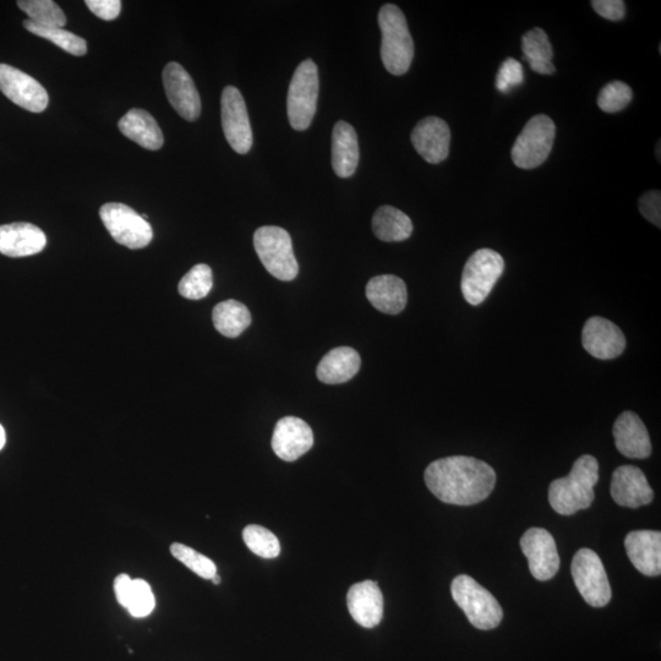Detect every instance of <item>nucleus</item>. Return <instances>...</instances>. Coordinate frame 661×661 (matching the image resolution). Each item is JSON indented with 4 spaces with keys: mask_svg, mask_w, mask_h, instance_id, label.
Returning <instances> with one entry per match:
<instances>
[{
    "mask_svg": "<svg viewBox=\"0 0 661 661\" xmlns=\"http://www.w3.org/2000/svg\"><path fill=\"white\" fill-rule=\"evenodd\" d=\"M592 7L602 18L610 21H620L626 15V5L622 0H593Z\"/></svg>",
    "mask_w": 661,
    "mask_h": 661,
    "instance_id": "40",
    "label": "nucleus"
},
{
    "mask_svg": "<svg viewBox=\"0 0 661 661\" xmlns=\"http://www.w3.org/2000/svg\"><path fill=\"white\" fill-rule=\"evenodd\" d=\"M521 548L529 570L538 581H549L560 568V556L553 535L544 528H531L523 534Z\"/></svg>",
    "mask_w": 661,
    "mask_h": 661,
    "instance_id": "13",
    "label": "nucleus"
},
{
    "mask_svg": "<svg viewBox=\"0 0 661 661\" xmlns=\"http://www.w3.org/2000/svg\"><path fill=\"white\" fill-rule=\"evenodd\" d=\"M25 29L38 37L46 38L63 51L76 57H83L87 53V43L84 38L71 34V32L60 29V27H45L32 23L31 20L24 21Z\"/></svg>",
    "mask_w": 661,
    "mask_h": 661,
    "instance_id": "30",
    "label": "nucleus"
},
{
    "mask_svg": "<svg viewBox=\"0 0 661 661\" xmlns=\"http://www.w3.org/2000/svg\"><path fill=\"white\" fill-rule=\"evenodd\" d=\"M319 71L311 59L298 65L287 97L289 124L298 131L307 130L313 122L319 97Z\"/></svg>",
    "mask_w": 661,
    "mask_h": 661,
    "instance_id": "6",
    "label": "nucleus"
},
{
    "mask_svg": "<svg viewBox=\"0 0 661 661\" xmlns=\"http://www.w3.org/2000/svg\"><path fill=\"white\" fill-rule=\"evenodd\" d=\"M212 320L221 335L237 338L250 326L251 314L244 304L229 299L216 305L212 311Z\"/></svg>",
    "mask_w": 661,
    "mask_h": 661,
    "instance_id": "29",
    "label": "nucleus"
},
{
    "mask_svg": "<svg viewBox=\"0 0 661 661\" xmlns=\"http://www.w3.org/2000/svg\"><path fill=\"white\" fill-rule=\"evenodd\" d=\"M642 216L658 228L661 227V194L658 190L649 191L639 199Z\"/></svg>",
    "mask_w": 661,
    "mask_h": 661,
    "instance_id": "38",
    "label": "nucleus"
},
{
    "mask_svg": "<svg viewBox=\"0 0 661 661\" xmlns=\"http://www.w3.org/2000/svg\"><path fill=\"white\" fill-rule=\"evenodd\" d=\"M633 97L631 87L622 81H613L600 91L598 106L606 113H617L630 105Z\"/></svg>",
    "mask_w": 661,
    "mask_h": 661,
    "instance_id": "35",
    "label": "nucleus"
},
{
    "mask_svg": "<svg viewBox=\"0 0 661 661\" xmlns=\"http://www.w3.org/2000/svg\"><path fill=\"white\" fill-rule=\"evenodd\" d=\"M379 25L382 63L392 75L406 74L414 58V42L406 16L397 5L386 4L380 10Z\"/></svg>",
    "mask_w": 661,
    "mask_h": 661,
    "instance_id": "3",
    "label": "nucleus"
},
{
    "mask_svg": "<svg viewBox=\"0 0 661 661\" xmlns=\"http://www.w3.org/2000/svg\"><path fill=\"white\" fill-rule=\"evenodd\" d=\"M18 5L29 16V20L37 25L63 29L67 24V16L52 0H19Z\"/></svg>",
    "mask_w": 661,
    "mask_h": 661,
    "instance_id": "31",
    "label": "nucleus"
},
{
    "mask_svg": "<svg viewBox=\"0 0 661 661\" xmlns=\"http://www.w3.org/2000/svg\"><path fill=\"white\" fill-rule=\"evenodd\" d=\"M272 450L277 457L286 462L297 461L311 450L314 434L303 419L286 417L278 420L272 436Z\"/></svg>",
    "mask_w": 661,
    "mask_h": 661,
    "instance_id": "16",
    "label": "nucleus"
},
{
    "mask_svg": "<svg viewBox=\"0 0 661 661\" xmlns=\"http://www.w3.org/2000/svg\"><path fill=\"white\" fill-rule=\"evenodd\" d=\"M613 433L616 449L621 455L633 460H646L652 453L648 430L636 413H622L616 419Z\"/></svg>",
    "mask_w": 661,
    "mask_h": 661,
    "instance_id": "20",
    "label": "nucleus"
},
{
    "mask_svg": "<svg viewBox=\"0 0 661 661\" xmlns=\"http://www.w3.org/2000/svg\"><path fill=\"white\" fill-rule=\"evenodd\" d=\"M523 80L522 64L516 59L508 58L502 63L499 73H497L496 89L502 94H507L513 87L520 86Z\"/></svg>",
    "mask_w": 661,
    "mask_h": 661,
    "instance_id": "37",
    "label": "nucleus"
},
{
    "mask_svg": "<svg viewBox=\"0 0 661 661\" xmlns=\"http://www.w3.org/2000/svg\"><path fill=\"white\" fill-rule=\"evenodd\" d=\"M414 149L431 165H439L450 154L451 130L437 117H428L415 125L411 136Z\"/></svg>",
    "mask_w": 661,
    "mask_h": 661,
    "instance_id": "17",
    "label": "nucleus"
},
{
    "mask_svg": "<svg viewBox=\"0 0 661 661\" xmlns=\"http://www.w3.org/2000/svg\"><path fill=\"white\" fill-rule=\"evenodd\" d=\"M362 359L351 347H338L327 353L318 365L316 375L327 385L343 384L358 374Z\"/></svg>",
    "mask_w": 661,
    "mask_h": 661,
    "instance_id": "26",
    "label": "nucleus"
},
{
    "mask_svg": "<svg viewBox=\"0 0 661 661\" xmlns=\"http://www.w3.org/2000/svg\"><path fill=\"white\" fill-rule=\"evenodd\" d=\"M244 543L262 559H275L281 553L280 540L265 527L250 524L243 532Z\"/></svg>",
    "mask_w": 661,
    "mask_h": 661,
    "instance_id": "32",
    "label": "nucleus"
},
{
    "mask_svg": "<svg viewBox=\"0 0 661 661\" xmlns=\"http://www.w3.org/2000/svg\"><path fill=\"white\" fill-rule=\"evenodd\" d=\"M599 482V463L595 457L584 455L573 464L565 478L550 484L549 502L561 516H572L587 510L594 501V486Z\"/></svg>",
    "mask_w": 661,
    "mask_h": 661,
    "instance_id": "2",
    "label": "nucleus"
},
{
    "mask_svg": "<svg viewBox=\"0 0 661 661\" xmlns=\"http://www.w3.org/2000/svg\"><path fill=\"white\" fill-rule=\"evenodd\" d=\"M85 4L97 18L106 21L116 20L122 10L120 0H86Z\"/></svg>",
    "mask_w": 661,
    "mask_h": 661,
    "instance_id": "39",
    "label": "nucleus"
},
{
    "mask_svg": "<svg viewBox=\"0 0 661 661\" xmlns=\"http://www.w3.org/2000/svg\"><path fill=\"white\" fill-rule=\"evenodd\" d=\"M254 247L262 265L277 280L288 282L298 276V261L286 229L276 226L259 228L254 234Z\"/></svg>",
    "mask_w": 661,
    "mask_h": 661,
    "instance_id": "5",
    "label": "nucleus"
},
{
    "mask_svg": "<svg viewBox=\"0 0 661 661\" xmlns=\"http://www.w3.org/2000/svg\"><path fill=\"white\" fill-rule=\"evenodd\" d=\"M505 270L504 258L495 250L479 249L464 266L461 289L468 304L480 305L489 297Z\"/></svg>",
    "mask_w": 661,
    "mask_h": 661,
    "instance_id": "7",
    "label": "nucleus"
},
{
    "mask_svg": "<svg viewBox=\"0 0 661 661\" xmlns=\"http://www.w3.org/2000/svg\"><path fill=\"white\" fill-rule=\"evenodd\" d=\"M627 556L642 575L657 577L661 573V533L636 531L625 539Z\"/></svg>",
    "mask_w": 661,
    "mask_h": 661,
    "instance_id": "22",
    "label": "nucleus"
},
{
    "mask_svg": "<svg viewBox=\"0 0 661 661\" xmlns=\"http://www.w3.org/2000/svg\"><path fill=\"white\" fill-rule=\"evenodd\" d=\"M349 614L358 625L374 628L384 616V595L379 584L364 581L353 584L347 594Z\"/></svg>",
    "mask_w": 661,
    "mask_h": 661,
    "instance_id": "19",
    "label": "nucleus"
},
{
    "mask_svg": "<svg viewBox=\"0 0 661 661\" xmlns=\"http://www.w3.org/2000/svg\"><path fill=\"white\" fill-rule=\"evenodd\" d=\"M556 127L553 119L539 114L526 124L512 147V161L518 168L534 169L548 160L553 150Z\"/></svg>",
    "mask_w": 661,
    "mask_h": 661,
    "instance_id": "8",
    "label": "nucleus"
},
{
    "mask_svg": "<svg viewBox=\"0 0 661 661\" xmlns=\"http://www.w3.org/2000/svg\"><path fill=\"white\" fill-rule=\"evenodd\" d=\"M118 127L124 136L146 150L157 151L165 144L160 125L149 112L142 109H130L119 120Z\"/></svg>",
    "mask_w": 661,
    "mask_h": 661,
    "instance_id": "25",
    "label": "nucleus"
},
{
    "mask_svg": "<svg viewBox=\"0 0 661 661\" xmlns=\"http://www.w3.org/2000/svg\"><path fill=\"white\" fill-rule=\"evenodd\" d=\"M366 297L381 313L397 315L402 313L408 302L406 283L400 277L382 275L371 278L366 284Z\"/></svg>",
    "mask_w": 661,
    "mask_h": 661,
    "instance_id": "23",
    "label": "nucleus"
},
{
    "mask_svg": "<svg viewBox=\"0 0 661 661\" xmlns=\"http://www.w3.org/2000/svg\"><path fill=\"white\" fill-rule=\"evenodd\" d=\"M5 442H7V434H5V430L0 424V451L3 450V447L5 446Z\"/></svg>",
    "mask_w": 661,
    "mask_h": 661,
    "instance_id": "42",
    "label": "nucleus"
},
{
    "mask_svg": "<svg viewBox=\"0 0 661 661\" xmlns=\"http://www.w3.org/2000/svg\"><path fill=\"white\" fill-rule=\"evenodd\" d=\"M571 572L578 592L588 605L604 608L611 600V587L602 560L595 551L581 549L573 557Z\"/></svg>",
    "mask_w": 661,
    "mask_h": 661,
    "instance_id": "10",
    "label": "nucleus"
},
{
    "mask_svg": "<svg viewBox=\"0 0 661 661\" xmlns=\"http://www.w3.org/2000/svg\"><path fill=\"white\" fill-rule=\"evenodd\" d=\"M171 553L201 578L212 579L217 575L215 562L187 545L174 543L171 545Z\"/></svg>",
    "mask_w": 661,
    "mask_h": 661,
    "instance_id": "34",
    "label": "nucleus"
},
{
    "mask_svg": "<svg viewBox=\"0 0 661 661\" xmlns=\"http://www.w3.org/2000/svg\"><path fill=\"white\" fill-rule=\"evenodd\" d=\"M100 216L112 238L131 250L146 248L154 238L150 223L127 205L109 202L101 207Z\"/></svg>",
    "mask_w": 661,
    "mask_h": 661,
    "instance_id": "9",
    "label": "nucleus"
},
{
    "mask_svg": "<svg viewBox=\"0 0 661 661\" xmlns=\"http://www.w3.org/2000/svg\"><path fill=\"white\" fill-rule=\"evenodd\" d=\"M131 589H133V579L128 575H119L114 581V592H116L118 603L125 609L129 604Z\"/></svg>",
    "mask_w": 661,
    "mask_h": 661,
    "instance_id": "41",
    "label": "nucleus"
},
{
    "mask_svg": "<svg viewBox=\"0 0 661 661\" xmlns=\"http://www.w3.org/2000/svg\"><path fill=\"white\" fill-rule=\"evenodd\" d=\"M522 51L524 59L535 73L551 75L555 73V67L551 59L554 57L553 47L548 35L543 29H535L527 32L522 38Z\"/></svg>",
    "mask_w": 661,
    "mask_h": 661,
    "instance_id": "28",
    "label": "nucleus"
},
{
    "mask_svg": "<svg viewBox=\"0 0 661 661\" xmlns=\"http://www.w3.org/2000/svg\"><path fill=\"white\" fill-rule=\"evenodd\" d=\"M424 479L431 493L445 504L472 506L493 493L496 473L477 458L453 456L429 464Z\"/></svg>",
    "mask_w": 661,
    "mask_h": 661,
    "instance_id": "1",
    "label": "nucleus"
},
{
    "mask_svg": "<svg viewBox=\"0 0 661 661\" xmlns=\"http://www.w3.org/2000/svg\"><path fill=\"white\" fill-rule=\"evenodd\" d=\"M47 237L32 223L19 222L0 226V254L9 258H25L46 248Z\"/></svg>",
    "mask_w": 661,
    "mask_h": 661,
    "instance_id": "21",
    "label": "nucleus"
},
{
    "mask_svg": "<svg viewBox=\"0 0 661 661\" xmlns=\"http://www.w3.org/2000/svg\"><path fill=\"white\" fill-rule=\"evenodd\" d=\"M359 163L358 136L351 124L338 122L332 134V167L340 178L352 177Z\"/></svg>",
    "mask_w": 661,
    "mask_h": 661,
    "instance_id": "24",
    "label": "nucleus"
},
{
    "mask_svg": "<svg viewBox=\"0 0 661 661\" xmlns=\"http://www.w3.org/2000/svg\"><path fill=\"white\" fill-rule=\"evenodd\" d=\"M155 605L156 600L150 584L142 579H135L127 606L129 613L134 617H145L154 611Z\"/></svg>",
    "mask_w": 661,
    "mask_h": 661,
    "instance_id": "36",
    "label": "nucleus"
},
{
    "mask_svg": "<svg viewBox=\"0 0 661 661\" xmlns=\"http://www.w3.org/2000/svg\"><path fill=\"white\" fill-rule=\"evenodd\" d=\"M212 582L215 584H220L221 583V577L216 575L215 577L212 578Z\"/></svg>",
    "mask_w": 661,
    "mask_h": 661,
    "instance_id": "43",
    "label": "nucleus"
},
{
    "mask_svg": "<svg viewBox=\"0 0 661 661\" xmlns=\"http://www.w3.org/2000/svg\"><path fill=\"white\" fill-rule=\"evenodd\" d=\"M163 86L171 106L180 117L194 122L200 117L201 100L193 79L182 65L171 62L163 70Z\"/></svg>",
    "mask_w": 661,
    "mask_h": 661,
    "instance_id": "14",
    "label": "nucleus"
},
{
    "mask_svg": "<svg viewBox=\"0 0 661 661\" xmlns=\"http://www.w3.org/2000/svg\"><path fill=\"white\" fill-rule=\"evenodd\" d=\"M0 91L21 108L31 113H41L48 107L49 97L43 87L24 71L0 64Z\"/></svg>",
    "mask_w": 661,
    "mask_h": 661,
    "instance_id": "12",
    "label": "nucleus"
},
{
    "mask_svg": "<svg viewBox=\"0 0 661 661\" xmlns=\"http://www.w3.org/2000/svg\"><path fill=\"white\" fill-rule=\"evenodd\" d=\"M213 287V276L210 266L199 264L193 267L179 282L180 296L189 300H200L207 297Z\"/></svg>",
    "mask_w": 661,
    "mask_h": 661,
    "instance_id": "33",
    "label": "nucleus"
},
{
    "mask_svg": "<svg viewBox=\"0 0 661 661\" xmlns=\"http://www.w3.org/2000/svg\"><path fill=\"white\" fill-rule=\"evenodd\" d=\"M582 344L592 357L611 360L624 353L626 337L614 322L594 316L584 324Z\"/></svg>",
    "mask_w": 661,
    "mask_h": 661,
    "instance_id": "15",
    "label": "nucleus"
},
{
    "mask_svg": "<svg viewBox=\"0 0 661 661\" xmlns=\"http://www.w3.org/2000/svg\"><path fill=\"white\" fill-rule=\"evenodd\" d=\"M452 598L478 630H494L500 625L504 611L488 589L466 575L457 576L451 584Z\"/></svg>",
    "mask_w": 661,
    "mask_h": 661,
    "instance_id": "4",
    "label": "nucleus"
},
{
    "mask_svg": "<svg viewBox=\"0 0 661 661\" xmlns=\"http://www.w3.org/2000/svg\"><path fill=\"white\" fill-rule=\"evenodd\" d=\"M222 128L228 144L239 155H247L253 146L247 105L237 87L227 86L221 98Z\"/></svg>",
    "mask_w": 661,
    "mask_h": 661,
    "instance_id": "11",
    "label": "nucleus"
},
{
    "mask_svg": "<svg viewBox=\"0 0 661 661\" xmlns=\"http://www.w3.org/2000/svg\"><path fill=\"white\" fill-rule=\"evenodd\" d=\"M373 231L382 242H403L412 236L413 223L406 213L386 205L374 213Z\"/></svg>",
    "mask_w": 661,
    "mask_h": 661,
    "instance_id": "27",
    "label": "nucleus"
},
{
    "mask_svg": "<svg viewBox=\"0 0 661 661\" xmlns=\"http://www.w3.org/2000/svg\"><path fill=\"white\" fill-rule=\"evenodd\" d=\"M610 493L617 505L638 508L649 505L654 499L646 475L635 466H621L611 479Z\"/></svg>",
    "mask_w": 661,
    "mask_h": 661,
    "instance_id": "18",
    "label": "nucleus"
}]
</instances>
